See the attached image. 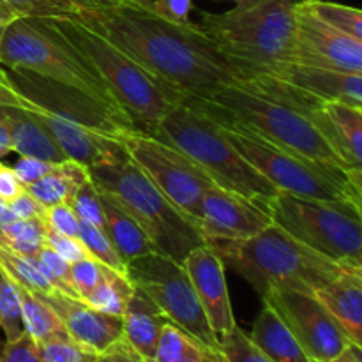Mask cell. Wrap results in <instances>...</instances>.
Returning a JSON list of instances; mask_svg holds the SVG:
<instances>
[{"mask_svg":"<svg viewBox=\"0 0 362 362\" xmlns=\"http://www.w3.org/2000/svg\"><path fill=\"white\" fill-rule=\"evenodd\" d=\"M262 303L274 310L313 362L332 359L350 345V339L338 322L313 292L296 288L272 290L262 297Z\"/></svg>","mask_w":362,"mask_h":362,"instance_id":"14","label":"cell"},{"mask_svg":"<svg viewBox=\"0 0 362 362\" xmlns=\"http://www.w3.org/2000/svg\"><path fill=\"white\" fill-rule=\"evenodd\" d=\"M315 296L354 345L362 346V269H345Z\"/></svg>","mask_w":362,"mask_h":362,"instance_id":"20","label":"cell"},{"mask_svg":"<svg viewBox=\"0 0 362 362\" xmlns=\"http://www.w3.org/2000/svg\"><path fill=\"white\" fill-rule=\"evenodd\" d=\"M303 6L324 23L362 41V11L357 7L329 0H303Z\"/></svg>","mask_w":362,"mask_h":362,"instance_id":"31","label":"cell"},{"mask_svg":"<svg viewBox=\"0 0 362 362\" xmlns=\"http://www.w3.org/2000/svg\"><path fill=\"white\" fill-rule=\"evenodd\" d=\"M122 145L145 177L197 225L202 197L214 186L211 177L182 151L144 131L124 133Z\"/></svg>","mask_w":362,"mask_h":362,"instance_id":"13","label":"cell"},{"mask_svg":"<svg viewBox=\"0 0 362 362\" xmlns=\"http://www.w3.org/2000/svg\"><path fill=\"white\" fill-rule=\"evenodd\" d=\"M88 180V172L83 165L66 159L57 163L52 172L46 173L37 182L25 187L45 209L60 204H71L76 191Z\"/></svg>","mask_w":362,"mask_h":362,"instance_id":"25","label":"cell"},{"mask_svg":"<svg viewBox=\"0 0 362 362\" xmlns=\"http://www.w3.org/2000/svg\"><path fill=\"white\" fill-rule=\"evenodd\" d=\"M62 320L69 338L99 354L112 350L122 341V317L103 313L87 303L60 292L42 296Z\"/></svg>","mask_w":362,"mask_h":362,"instance_id":"18","label":"cell"},{"mask_svg":"<svg viewBox=\"0 0 362 362\" xmlns=\"http://www.w3.org/2000/svg\"><path fill=\"white\" fill-rule=\"evenodd\" d=\"M16 286L18 292H20L21 318H23L25 332L35 343H45L49 341V339L69 336L66 332V327H64L59 315L42 299V296L25 288V286Z\"/></svg>","mask_w":362,"mask_h":362,"instance_id":"27","label":"cell"},{"mask_svg":"<svg viewBox=\"0 0 362 362\" xmlns=\"http://www.w3.org/2000/svg\"><path fill=\"white\" fill-rule=\"evenodd\" d=\"M6 76L23 98L67 159L88 166L119 161L127 152L122 136L134 129L85 92L55 83L23 69L6 67Z\"/></svg>","mask_w":362,"mask_h":362,"instance_id":"3","label":"cell"},{"mask_svg":"<svg viewBox=\"0 0 362 362\" xmlns=\"http://www.w3.org/2000/svg\"><path fill=\"white\" fill-rule=\"evenodd\" d=\"M138 2H148V0H138Z\"/></svg>","mask_w":362,"mask_h":362,"instance_id":"56","label":"cell"},{"mask_svg":"<svg viewBox=\"0 0 362 362\" xmlns=\"http://www.w3.org/2000/svg\"><path fill=\"white\" fill-rule=\"evenodd\" d=\"M25 18L73 16L81 9L98 6L108 0H2Z\"/></svg>","mask_w":362,"mask_h":362,"instance_id":"33","label":"cell"},{"mask_svg":"<svg viewBox=\"0 0 362 362\" xmlns=\"http://www.w3.org/2000/svg\"><path fill=\"white\" fill-rule=\"evenodd\" d=\"M216 2H240V0H216Z\"/></svg>","mask_w":362,"mask_h":362,"instance_id":"53","label":"cell"},{"mask_svg":"<svg viewBox=\"0 0 362 362\" xmlns=\"http://www.w3.org/2000/svg\"><path fill=\"white\" fill-rule=\"evenodd\" d=\"M136 60L184 99H209L225 85L243 81L200 25L179 23L148 2L108 0L73 14Z\"/></svg>","mask_w":362,"mask_h":362,"instance_id":"1","label":"cell"},{"mask_svg":"<svg viewBox=\"0 0 362 362\" xmlns=\"http://www.w3.org/2000/svg\"><path fill=\"white\" fill-rule=\"evenodd\" d=\"M45 244L48 247H52L57 255H60V257L66 262H69V264H74V262H80L83 260V258L90 257L87 247L83 246V243H81L78 237L62 235V233L48 230V232H46Z\"/></svg>","mask_w":362,"mask_h":362,"instance_id":"44","label":"cell"},{"mask_svg":"<svg viewBox=\"0 0 362 362\" xmlns=\"http://www.w3.org/2000/svg\"><path fill=\"white\" fill-rule=\"evenodd\" d=\"M6 205H7V204H4V202H2V200H0V218H2L4 211H6Z\"/></svg>","mask_w":362,"mask_h":362,"instance_id":"52","label":"cell"},{"mask_svg":"<svg viewBox=\"0 0 362 362\" xmlns=\"http://www.w3.org/2000/svg\"><path fill=\"white\" fill-rule=\"evenodd\" d=\"M99 197H101L103 216H105V233L126 264L154 251L141 226L117 202H113L103 191H99Z\"/></svg>","mask_w":362,"mask_h":362,"instance_id":"24","label":"cell"},{"mask_svg":"<svg viewBox=\"0 0 362 362\" xmlns=\"http://www.w3.org/2000/svg\"><path fill=\"white\" fill-rule=\"evenodd\" d=\"M156 136L189 156L216 186L264 207L279 193L228 140L214 119L184 99L159 124Z\"/></svg>","mask_w":362,"mask_h":362,"instance_id":"9","label":"cell"},{"mask_svg":"<svg viewBox=\"0 0 362 362\" xmlns=\"http://www.w3.org/2000/svg\"><path fill=\"white\" fill-rule=\"evenodd\" d=\"M9 152H13V145H11L9 131H7L6 126L0 122V158L7 156Z\"/></svg>","mask_w":362,"mask_h":362,"instance_id":"51","label":"cell"},{"mask_svg":"<svg viewBox=\"0 0 362 362\" xmlns=\"http://www.w3.org/2000/svg\"><path fill=\"white\" fill-rule=\"evenodd\" d=\"M250 336L251 341L274 362H313L300 343L293 338L281 318L271 306L264 304L255 320Z\"/></svg>","mask_w":362,"mask_h":362,"instance_id":"23","label":"cell"},{"mask_svg":"<svg viewBox=\"0 0 362 362\" xmlns=\"http://www.w3.org/2000/svg\"><path fill=\"white\" fill-rule=\"evenodd\" d=\"M156 362H226L221 350L211 349L172 322L163 327L156 349Z\"/></svg>","mask_w":362,"mask_h":362,"instance_id":"26","label":"cell"},{"mask_svg":"<svg viewBox=\"0 0 362 362\" xmlns=\"http://www.w3.org/2000/svg\"><path fill=\"white\" fill-rule=\"evenodd\" d=\"M45 212L46 209L34 197H30L27 191H23L6 205V211L0 218V225L14 221V219H42Z\"/></svg>","mask_w":362,"mask_h":362,"instance_id":"43","label":"cell"},{"mask_svg":"<svg viewBox=\"0 0 362 362\" xmlns=\"http://www.w3.org/2000/svg\"><path fill=\"white\" fill-rule=\"evenodd\" d=\"M87 172L92 184L141 226L156 253L182 264L189 251L205 244L197 225L145 177L129 156L88 166Z\"/></svg>","mask_w":362,"mask_h":362,"instance_id":"7","label":"cell"},{"mask_svg":"<svg viewBox=\"0 0 362 362\" xmlns=\"http://www.w3.org/2000/svg\"><path fill=\"white\" fill-rule=\"evenodd\" d=\"M221 124H237L271 144L324 165L350 163L325 113V101L271 76L225 85L209 99H186Z\"/></svg>","mask_w":362,"mask_h":362,"instance_id":"2","label":"cell"},{"mask_svg":"<svg viewBox=\"0 0 362 362\" xmlns=\"http://www.w3.org/2000/svg\"><path fill=\"white\" fill-rule=\"evenodd\" d=\"M106 272V265L99 264L92 257L83 258L80 262L71 264V286L80 300H85L92 293V290L103 281Z\"/></svg>","mask_w":362,"mask_h":362,"instance_id":"40","label":"cell"},{"mask_svg":"<svg viewBox=\"0 0 362 362\" xmlns=\"http://www.w3.org/2000/svg\"><path fill=\"white\" fill-rule=\"evenodd\" d=\"M361 349L362 346L352 345V343H350V345L346 346L341 354H338V356L332 357V359H329L325 362H362Z\"/></svg>","mask_w":362,"mask_h":362,"instance_id":"50","label":"cell"},{"mask_svg":"<svg viewBox=\"0 0 362 362\" xmlns=\"http://www.w3.org/2000/svg\"><path fill=\"white\" fill-rule=\"evenodd\" d=\"M218 122V120H216ZM219 124L226 140L279 191L315 200H349L361 205V170L324 165L285 151L237 124Z\"/></svg>","mask_w":362,"mask_h":362,"instance_id":"10","label":"cell"},{"mask_svg":"<svg viewBox=\"0 0 362 362\" xmlns=\"http://www.w3.org/2000/svg\"><path fill=\"white\" fill-rule=\"evenodd\" d=\"M103 362H141V359L122 339L119 345H115L112 350L105 352V356H103Z\"/></svg>","mask_w":362,"mask_h":362,"instance_id":"49","label":"cell"},{"mask_svg":"<svg viewBox=\"0 0 362 362\" xmlns=\"http://www.w3.org/2000/svg\"><path fill=\"white\" fill-rule=\"evenodd\" d=\"M0 2H2V0H0Z\"/></svg>","mask_w":362,"mask_h":362,"instance_id":"57","label":"cell"},{"mask_svg":"<svg viewBox=\"0 0 362 362\" xmlns=\"http://www.w3.org/2000/svg\"><path fill=\"white\" fill-rule=\"evenodd\" d=\"M126 276L134 288L141 290L161 310L168 322L211 349L219 350L218 336L209 324L182 264L151 251L127 262Z\"/></svg>","mask_w":362,"mask_h":362,"instance_id":"12","label":"cell"},{"mask_svg":"<svg viewBox=\"0 0 362 362\" xmlns=\"http://www.w3.org/2000/svg\"><path fill=\"white\" fill-rule=\"evenodd\" d=\"M271 223V216L264 207L214 184L200 200L197 228L205 244H214L247 239Z\"/></svg>","mask_w":362,"mask_h":362,"instance_id":"16","label":"cell"},{"mask_svg":"<svg viewBox=\"0 0 362 362\" xmlns=\"http://www.w3.org/2000/svg\"><path fill=\"white\" fill-rule=\"evenodd\" d=\"M207 246L219 255L225 267L250 283L260 299L279 288L315 292L349 269L299 243L276 223L247 239Z\"/></svg>","mask_w":362,"mask_h":362,"instance_id":"5","label":"cell"},{"mask_svg":"<svg viewBox=\"0 0 362 362\" xmlns=\"http://www.w3.org/2000/svg\"><path fill=\"white\" fill-rule=\"evenodd\" d=\"M42 221H45L46 228L52 230V232L62 233V235L78 237V233H80V219L74 214L73 207L69 204L48 207Z\"/></svg>","mask_w":362,"mask_h":362,"instance_id":"42","label":"cell"},{"mask_svg":"<svg viewBox=\"0 0 362 362\" xmlns=\"http://www.w3.org/2000/svg\"><path fill=\"white\" fill-rule=\"evenodd\" d=\"M141 362H156L154 359H148V361H141Z\"/></svg>","mask_w":362,"mask_h":362,"instance_id":"55","label":"cell"},{"mask_svg":"<svg viewBox=\"0 0 362 362\" xmlns=\"http://www.w3.org/2000/svg\"><path fill=\"white\" fill-rule=\"evenodd\" d=\"M0 329L7 341H14L25 334L20 292L16 283L4 271H0Z\"/></svg>","mask_w":362,"mask_h":362,"instance_id":"34","label":"cell"},{"mask_svg":"<svg viewBox=\"0 0 362 362\" xmlns=\"http://www.w3.org/2000/svg\"><path fill=\"white\" fill-rule=\"evenodd\" d=\"M288 62L362 74V41L318 20L300 0Z\"/></svg>","mask_w":362,"mask_h":362,"instance_id":"15","label":"cell"},{"mask_svg":"<svg viewBox=\"0 0 362 362\" xmlns=\"http://www.w3.org/2000/svg\"><path fill=\"white\" fill-rule=\"evenodd\" d=\"M300 0H240L225 13H200V28L243 80L288 62Z\"/></svg>","mask_w":362,"mask_h":362,"instance_id":"4","label":"cell"},{"mask_svg":"<svg viewBox=\"0 0 362 362\" xmlns=\"http://www.w3.org/2000/svg\"><path fill=\"white\" fill-rule=\"evenodd\" d=\"M48 21L90 60L134 129L156 136L166 113L184 101L182 95L74 16L48 18Z\"/></svg>","mask_w":362,"mask_h":362,"instance_id":"6","label":"cell"},{"mask_svg":"<svg viewBox=\"0 0 362 362\" xmlns=\"http://www.w3.org/2000/svg\"><path fill=\"white\" fill-rule=\"evenodd\" d=\"M0 106H16V108H25V110H35V105L32 101H28L27 98L20 94L16 88L11 85V81L7 80L6 71L0 67Z\"/></svg>","mask_w":362,"mask_h":362,"instance_id":"47","label":"cell"},{"mask_svg":"<svg viewBox=\"0 0 362 362\" xmlns=\"http://www.w3.org/2000/svg\"><path fill=\"white\" fill-rule=\"evenodd\" d=\"M69 205L73 207L74 214L78 216V219L81 223H88V225H94L98 228L105 230L101 197H99V191L95 189L90 179L76 191V194H74Z\"/></svg>","mask_w":362,"mask_h":362,"instance_id":"39","label":"cell"},{"mask_svg":"<svg viewBox=\"0 0 362 362\" xmlns=\"http://www.w3.org/2000/svg\"><path fill=\"white\" fill-rule=\"evenodd\" d=\"M78 239L83 243L88 255H90L94 260L106 265V267L112 269V271L126 274V262H124L122 258H120V255L117 253L115 246H113L112 240L108 239L105 230L80 221V233H78Z\"/></svg>","mask_w":362,"mask_h":362,"instance_id":"36","label":"cell"},{"mask_svg":"<svg viewBox=\"0 0 362 362\" xmlns=\"http://www.w3.org/2000/svg\"><path fill=\"white\" fill-rule=\"evenodd\" d=\"M0 122L9 131L13 152L18 156H30L49 163H62L67 159L48 129L30 110L0 106Z\"/></svg>","mask_w":362,"mask_h":362,"instance_id":"21","label":"cell"},{"mask_svg":"<svg viewBox=\"0 0 362 362\" xmlns=\"http://www.w3.org/2000/svg\"><path fill=\"white\" fill-rule=\"evenodd\" d=\"M264 209L299 243L343 267L362 269V205L278 193Z\"/></svg>","mask_w":362,"mask_h":362,"instance_id":"11","label":"cell"},{"mask_svg":"<svg viewBox=\"0 0 362 362\" xmlns=\"http://www.w3.org/2000/svg\"><path fill=\"white\" fill-rule=\"evenodd\" d=\"M325 113L332 124L343 152L354 166H362V106L325 101Z\"/></svg>","mask_w":362,"mask_h":362,"instance_id":"28","label":"cell"},{"mask_svg":"<svg viewBox=\"0 0 362 362\" xmlns=\"http://www.w3.org/2000/svg\"><path fill=\"white\" fill-rule=\"evenodd\" d=\"M148 6L168 20L186 23L189 20L193 0H148Z\"/></svg>","mask_w":362,"mask_h":362,"instance_id":"46","label":"cell"},{"mask_svg":"<svg viewBox=\"0 0 362 362\" xmlns=\"http://www.w3.org/2000/svg\"><path fill=\"white\" fill-rule=\"evenodd\" d=\"M37 349L45 362H103L105 356L74 341L69 336L37 343Z\"/></svg>","mask_w":362,"mask_h":362,"instance_id":"37","label":"cell"},{"mask_svg":"<svg viewBox=\"0 0 362 362\" xmlns=\"http://www.w3.org/2000/svg\"><path fill=\"white\" fill-rule=\"evenodd\" d=\"M212 331L221 339L237 324L226 286L225 264L207 244L189 251L182 262Z\"/></svg>","mask_w":362,"mask_h":362,"instance_id":"17","label":"cell"},{"mask_svg":"<svg viewBox=\"0 0 362 362\" xmlns=\"http://www.w3.org/2000/svg\"><path fill=\"white\" fill-rule=\"evenodd\" d=\"M57 163L45 161V159L39 158H30V156H20L14 166H11L14 172V175L18 177V180L21 182V186L27 187L30 184L37 182L39 179L46 175L48 172H52L55 168Z\"/></svg>","mask_w":362,"mask_h":362,"instance_id":"45","label":"cell"},{"mask_svg":"<svg viewBox=\"0 0 362 362\" xmlns=\"http://www.w3.org/2000/svg\"><path fill=\"white\" fill-rule=\"evenodd\" d=\"M34 264V267L41 272L42 278L60 293H66V296L74 297L78 299L76 293H74L73 286H71V264L64 260L60 255H57L52 247L45 246L37 251L35 255L28 257Z\"/></svg>","mask_w":362,"mask_h":362,"instance_id":"35","label":"cell"},{"mask_svg":"<svg viewBox=\"0 0 362 362\" xmlns=\"http://www.w3.org/2000/svg\"><path fill=\"white\" fill-rule=\"evenodd\" d=\"M219 350L226 362H274L251 341L247 332H244L237 324L228 334L219 339Z\"/></svg>","mask_w":362,"mask_h":362,"instance_id":"38","label":"cell"},{"mask_svg":"<svg viewBox=\"0 0 362 362\" xmlns=\"http://www.w3.org/2000/svg\"><path fill=\"white\" fill-rule=\"evenodd\" d=\"M25 191V187L21 186V182L18 180V177L14 175L13 168L6 166L0 163V200L4 204H9L11 200L21 194Z\"/></svg>","mask_w":362,"mask_h":362,"instance_id":"48","label":"cell"},{"mask_svg":"<svg viewBox=\"0 0 362 362\" xmlns=\"http://www.w3.org/2000/svg\"><path fill=\"white\" fill-rule=\"evenodd\" d=\"M46 232L42 219H14L0 225V244L23 257H32L45 246Z\"/></svg>","mask_w":362,"mask_h":362,"instance_id":"30","label":"cell"},{"mask_svg":"<svg viewBox=\"0 0 362 362\" xmlns=\"http://www.w3.org/2000/svg\"><path fill=\"white\" fill-rule=\"evenodd\" d=\"M0 271L6 272L16 285L25 286L39 296L57 292L48 281L41 276V272L34 267L32 260L28 257L16 253L9 250L7 246L0 244Z\"/></svg>","mask_w":362,"mask_h":362,"instance_id":"32","label":"cell"},{"mask_svg":"<svg viewBox=\"0 0 362 362\" xmlns=\"http://www.w3.org/2000/svg\"><path fill=\"white\" fill-rule=\"evenodd\" d=\"M262 76L276 78L322 101H341L362 106V74L285 62L271 74Z\"/></svg>","mask_w":362,"mask_h":362,"instance_id":"19","label":"cell"},{"mask_svg":"<svg viewBox=\"0 0 362 362\" xmlns=\"http://www.w3.org/2000/svg\"><path fill=\"white\" fill-rule=\"evenodd\" d=\"M4 28H6V27H2V28H0V39H2V32H4Z\"/></svg>","mask_w":362,"mask_h":362,"instance_id":"54","label":"cell"},{"mask_svg":"<svg viewBox=\"0 0 362 362\" xmlns=\"http://www.w3.org/2000/svg\"><path fill=\"white\" fill-rule=\"evenodd\" d=\"M166 324L168 318L161 310L141 290L134 288L122 315V338L141 361L154 359L159 336Z\"/></svg>","mask_w":362,"mask_h":362,"instance_id":"22","label":"cell"},{"mask_svg":"<svg viewBox=\"0 0 362 362\" xmlns=\"http://www.w3.org/2000/svg\"><path fill=\"white\" fill-rule=\"evenodd\" d=\"M133 290V285L126 274H120V272L106 267L103 281L92 290V293L83 303H87L94 310L103 311V313L122 317Z\"/></svg>","mask_w":362,"mask_h":362,"instance_id":"29","label":"cell"},{"mask_svg":"<svg viewBox=\"0 0 362 362\" xmlns=\"http://www.w3.org/2000/svg\"><path fill=\"white\" fill-rule=\"evenodd\" d=\"M0 362H45L37 343L25 332L14 341L0 339Z\"/></svg>","mask_w":362,"mask_h":362,"instance_id":"41","label":"cell"},{"mask_svg":"<svg viewBox=\"0 0 362 362\" xmlns=\"http://www.w3.org/2000/svg\"><path fill=\"white\" fill-rule=\"evenodd\" d=\"M0 66L28 71L55 83L78 88L129 122L90 60L60 35L48 18L20 16L11 21L0 39Z\"/></svg>","mask_w":362,"mask_h":362,"instance_id":"8","label":"cell"}]
</instances>
